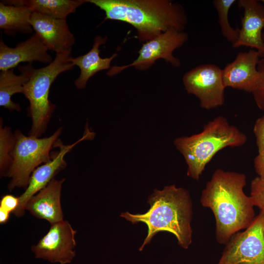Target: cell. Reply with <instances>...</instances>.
<instances>
[{
  "label": "cell",
  "mask_w": 264,
  "mask_h": 264,
  "mask_svg": "<svg viewBox=\"0 0 264 264\" xmlns=\"http://www.w3.org/2000/svg\"><path fill=\"white\" fill-rule=\"evenodd\" d=\"M14 68L0 71V106L10 111L21 110L20 105L13 102L11 97L15 93L23 94L25 85L28 77L24 73L16 74Z\"/></svg>",
  "instance_id": "20"
},
{
  "label": "cell",
  "mask_w": 264,
  "mask_h": 264,
  "mask_svg": "<svg viewBox=\"0 0 264 264\" xmlns=\"http://www.w3.org/2000/svg\"><path fill=\"white\" fill-rule=\"evenodd\" d=\"M246 184L245 174L217 169L202 191L200 203L214 214L216 237L220 244H226L255 218L251 198L243 191Z\"/></svg>",
  "instance_id": "1"
},
{
  "label": "cell",
  "mask_w": 264,
  "mask_h": 264,
  "mask_svg": "<svg viewBox=\"0 0 264 264\" xmlns=\"http://www.w3.org/2000/svg\"><path fill=\"white\" fill-rule=\"evenodd\" d=\"M65 181V178H53L29 199L25 206V211L37 219L47 221L50 224L64 220L61 197Z\"/></svg>",
  "instance_id": "16"
},
{
  "label": "cell",
  "mask_w": 264,
  "mask_h": 264,
  "mask_svg": "<svg viewBox=\"0 0 264 264\" xmlns=\"http://www.w3.org/2000/svg\"><path fill=\"white\" fill-rule=\"evenodd\" d=\"M10 213L7 211L0 208V224L6 223L9 220Z\"/></svg>",
  "instance_id": "28"
},
{
  "label": "cell",
  "mask_w": 264,
  "mask_h": 264,
  "mask_svg": "<svg viewBox=\"0 0 264 264\" xmlns=\"http://www.w3.org/2000/svg\"><path fill=\"white\" fill-rule=\"evenodd\" d=\"M254 166L258 176L264 180V153H258L254 159Z\"/></svg>",
  "instance_id": "27"
},
{
  "label": "cell",
  "mask_w": 264,
  "mask_h": 264,
  "mask_svg": "<svg viewBox=\"0 0 264 264\" xmlns=\"http://www.w3.org/2000/svg\"><path fill=\"white\" fill-rule=\"evenodd\" d=\"M62 130L60 128L51 136L44 138L26 136L19 130L15 132L12 161L5 176L11 179L7 186L9 191L16 188L25 189L33 171L42 163L51 160L53 155L51 151L56 147Z\"/></svg>",
  "instance_id": "6"
},
{
  "label": "cell",
  "mask_w": 264,
  "mask_h": 264,
  "mask_svg": "<svg viewBox=\"0 0 264 264\" xmlns=\"http://www.w3.org/2000/svg\"><path fill=\"white\" fill-rule=\"evenodd\" d=\"M47 47L40 37L34 32L25 41L18 43L14 47L0 41V70H6L18 67L22 63L32 64L40 62L50 64L53 59L48 53Z\"/></svg>",
  "instance_id": "13"
},
{
  "label": "cell",
  "mask_w": 264,
  "mask_h": 264,
  "mask_svg": "<svg viewBox=\"0 0 264 264\" xmlns=\"http://www.w3.org/2000/svg\"><path fill=\"white\" fill-rule=\"evenodd\" d=\"M94 136L95 133L89 130L87 124L82 137L73 144L64 145L59 139L56 147H59V150L53 154L51 160L38 167L33 171L27 187L19 197V206L13 214L18 217L23 216L25 211V206L29 199L46 187L60 171L66 168L67 164L64 158L66 154L77 144L85 140H92Z\"/></svg>",
  "instance_id": "11"
},
{
  "label": "cell",
  "mask_w": 264,
  "mask_h": 264,
  "mask_svg": "<svg viewBox=\"0 0 264 264\" xmlns=\"http://www.w3.org/2000/svg\"><path fill=\"white\" fill-rule=\"evenodd\" d=\"M257 68L260 74V82L252 94L257 106L264 111V57L260 58Z\"/></svg>",
  "instance_id": "24"
},
{
  "label": "cell",
  "mask_w": 264,
  "mask_h": 264,
  "mask_svg": "<svg viewBox=\"0 0 264 264\" xmlns=\"http://www.w3.org/2000/svg\"><path fill=\"white\" fill-rule=\"evenodd\" d=\"M263 40L264 41V32L263 33Z\"/></svg>",
  "instance_id": "29"
},
{
  "label": "cell",
  "mask_w": 264,
  "mask_h": 264,
  "mask_svg": "<svg viewBox=\"0 0 264 264\" xmlns=\"http://www.w3.org/2000/svg\"><path fill=\"white\" fill-rule=\"evenodd\" d=\"M15 143L14 133L11 128L3 127L0 120V176H5L12 161V152Z\"/></svg>",
  "instance_id": "22"
},
{
  "label": "cell",
  "mask_w": 264,
  "mask_h": 264,
  "mask_svg": "<svg viewBox=\"0 0 264 264\" xmlns=\"http://www.w3.org/2000/svg\"><path fill=\"white\" fill-rule=\"evenodd\" d=\"M217 264H264V213L231 237Z\"/></svg>",
  "instance_id": "7"
},
{
  "label": "cell",
  "mask_w": 264,
  "mask_h": 264,
  "mask_svg": "<svg viewBox=\"0 0 264 264\" xmlns=\"http://www.w3.org/2000/svg\"><path fill=\"white\" fill-rule=\"evenodd\" d=\"M72 50L56 53L53 60L47 66L36 68L31 64L19 65L21 73L28 77L23 94L29 102L28 115L32 126L28 135L39 137L45 131L55 105L49 99L52 84L63 72L72 70Z\"/></svg>",
  "instance_id": "5"
},
{
  "label": "cell",
  "mask_w": 264,
  "mask_h": 264,
  "mask_svg": "<svg viewBox=\"0 0 264 264\" xmlns=\"http://www.w3.org/2000/svg\"><path fill=\"white\" fill-rule=\"evenodd\" d=\"M188 39V34L185 32L175 29H170L144 43L138 51V56L131 64L112 66L107 74L111 76L131 66H134L140 70H145L150 68L159 59H164L174 67H178L180 65V61L174 56L173 52L180 47Z\"/></svg>",
  "instance_id": "8"
},
{
  "label": "cell",
  "mask_w": 264,
  "mask_h": 264,
  "mask_svg": "<svg viewBox=\"0 0 264 264\" xmlns=\"http://www.w3.org/2000/svg\"><path fill=\"white\" fill-rule=\"evenodd\" d=\"M247 141L244 132L220 115L205 124L200 132L176 138L174 144L187 164V176L198 181L218 152L227 147H242Z\"/></svg>",
  "instance_id": "4"
},
{
  "label": "cell",
  "mask_w": 264,
  "mask_h": 264,
  "mask_svg": "<svg viewBox=\"0 0 264 264\" xmlns=\"http://www.w3.org/2000/svg\"><path fill=\"white\" fill-rule=\"evenodd\" d=\"M261 2H262V3H263L264 4V0H261Z\"/></svg>",
  "instance_id": "30"
},
{
  "label": "cell",
  "mask_w": 264,
  "mask_h": 264,
  "mask_svg": "<svg viewBox=\"0 0 264 264\" xmlns=\"http://www.w3.org/2000/svg\"><path fill=\"white\" fill-rule=\"evenodd\" d=\"M5 4L13 5H25L34 13L51 18L66 20L71 13L87 2L86 0H1Z\"/></svg>",
  "instance_id": "19"
},
{
  "label": "cell",
  "mask_w": 264,
  "mask_h": 264,
  "mask_svg": "<svg viewBox=\"0 0 264 264\" xmlns=\"http://www.w3.org/2000/svg\"><path fill=\"white\" fill-rule=\"evenodd\" d=\"M33 12L25 5H13L0 2V28L8 36L17 33L26 35L33 33L30 23Z\"/></svg>",
  "instance_id": "18"
},
{
  "label": "cell",
  "mask_w": 264,
  "mask_h": 264,
  "mask_svg": "<svg viewBox=\"0 0 264 264\" xmlns=\"http://www.w3.org/2000/svg\"><path fill=\"white\" fill-rule=\"evenodd\" d=\"M236 0H214V7L217 10L218 23L221 33L227 40L233 45L237 41L239 35L238 29H234L229 23L228 12Z\"/></svg>",
  "instance_id": "21"
},
{
  "label": "cell",
  "mask_w": 264,
  "mask_h": 264,
  "mask_svg": "<svg viewBox=\"0 0 264 264\" xmlns=\"http://www.w3.org/2000/svg\"><path fill=\"white\" fill-rule=\"evenodd\" d=\"M30 23L49 50L59 53L69 50L75 42L66 20L58 19L33 12Z\"/></svg>",
  "instance_id": "15"
},
{
  "label": "cell",
  "mask_w": 264,
  "mask_h": 264,
  "mask_svg": "<svg viewBox=\"0 0 264 264\" xmlns=\"http://www.w3.org/2000/svg\"><path fill=\"white\" fill-rule=\"evenodd\" d=\"M19 204V197L12 195L3 196L0 200V208L13 213L17 209Z\"/></svg>",
  "instance_id": "26"
},
{
  "label": "cell",
  "mask_w": 264,
  "mask_h": 264,
  "mask_svg": "<svg viewBox=\"0 0 264 264\" xmlns=\"http://www.w3.org/2000/svg\"><path fill=\"white\" fill-rule=\"evenodd\" d=\"M107 39V36L105 37L96 36L93 46L88 52L75 58L72 57V63L80 70L79 77L74 81V84L78 89L85 88L89 79L98 72L111 67V62L117 56V53L104 58L100 56L99 47L106 42Z\"/></svg>",
  "instance_id": "17"
},
{
  "label": "cell",
  "mask_w": 264,
  "mask_h": 264,
  "mask_svg": "<svg viewBox=\"0 0 264 264\" xmlns=\"http://www.w3.org/2000/svg\"><path fill=\"white\" fill-rule=\"evenodd\" d=\"M238 4L240 8L243 9L244 12L241 28L238 29V40L232 46L250 47L257 50L261 58L264 57V4L257 0H239Z\"/></svg>",
  "instance_id": "14"
},
{
  "label": "cell",
  "mask_w": 264,
  "mask_h": 264,
  "mask_svg": "<svg viewBox=\"0 0 264 264\" xmlns=\"http://www.w3.org/2000/svg\"><path fill=\"white\" fill-rule=\"evenodd\" d=\"M250 197L254 206L259 207L260 212L264 213V180L259 176L251 181Z\"/></svg>",
  "instance_id": "23"
},
{
  "label": "cell",
  "mask_w": 264,
  "mask_h": 264,
  "mask_svg": "<svg viewBox=\"0 0 264 264\" xmlns=\"http://www.w3.org/2000/svg\"><path fill=\"white\" fill-rule=\"evenodd\" d=\"M258 153H264V114L258 118L253 127Z\"/></svg>",
  "instance_id": "25"
},
{
  "label": "cell",
  "mask_w": 264,
  "mask_h": 264,
  "mask_svg": "<svg viewBox=\"0 0 264 264\" xmlns=\"http://www.w3.org/2000/svg\"><path fill=\"white\" fill-rule=\"evenodd\" d=\"M148 211L142 214L122 213L120 216L132 223L143 222L148 227V234L139 248L141 251L158 232L167 231L176 238L178 244L188 249L192 242L191 222L192 202L189 192L175 184L155 190L148 201Z\"/></svg>",
  "instance_id": "3"
},
{
  "label": "cell",
  "mask_w": 264,
  "mask_h": 264,
  "mask_svg": "<svg viewBox=\"0 0 264 264\" xmlns=\"http://www.w3.org/2000/svg\"><path fill=\"white\" fill-rule=\"evenodd\" d=\"M50 225L48 232L31 247L35 258L51 263H71L76 256L77 231L67 220Z\"/></svg>",
  "instance_id": "10"
},
{
  "label": "cell",
  "mask_w": 264,
  "mask_h": 264,
  "mask_svg": "<svg viewBox=\"0 0 264 264\" xmlns=\"http://www.w3.org/2000/svg\"><path fill=\"white\" fill-rule=\"evenodd\" d=\"M185 89L199 101L202 109L209 110L222 106L226 88L222 69L214 64L198 66L187 72L182 77Z\"/></svg>",
  "instance_id": "9"
},
{
  "label": "cell",
  "mask_w": 264,
  "mask_h": 264,
  "mask_svg": "<svg viewBox=\"0 0 264 264\" xmlns=\"http://www.w3.org/2000/svg\"><path fill=\"white\" fill-rule=\"evenodd\" d=\"M105 14V21L123 22L134 27L145 43L170 29L183 31L187 16L179 3L170 0H86Z\"/></svg>",
  "instance_id": "2"
},
{
  "label": "cell",
  "mask_w": 264,
  "mask_h": 264,
  "mask_svg": "<svg viewBox=\"0 0 264 264\" xmlns=\"http://www.w3.org/2000/svg\"><path fill=\"white\" fill-rule=\"evenodd\" d=\"M260 58V53L254 49L239 52L235 60L222 69L225 88L252 93L260 82V74L257 68Z\"/></svg>",
  "instance_id": "12"
}]
</instances>
